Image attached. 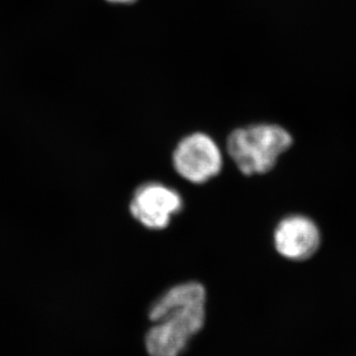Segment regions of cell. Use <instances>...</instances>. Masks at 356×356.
I'll list each match as a JSON object with an SVG mask.
<instances>
[{
    "label": "cell",
    "instance_id": "1",
    "mask_svg": "<svg viewBox=\"0 0 356 356\" xmlns=\"http://www.w3.org/2000/svg\"><path fill=\"white\" fill-rule=\"evenodd\" d=\"M207 291L201 282L173 286L161 294L149 309L155 325L145 336L150 356H180L205 323Z\"/></svg>",
    "mask_w": 356,
    "mask_h": 356
},
{
    "label": "cell",
    "instance_id": "2",
    "mask_svg": "<svg viewBox=\"0 0 356 356\" xmlns=\"http://www.w3.org/2000/svg\"><path fill=\"white\" fill-rule=\"evenodd\" d=\"M293 145L287 129L276 124H252L238 127L229 134L226 149L241 173L266 175Z\"/></svg>",
    "mask_w": 356,
    "mask_h": 356
},
{
    "label": "cell",
    "instance_id": "3",
    "mask_svg": "<svg viewBox=\"0 0 356 356\" xmlns=\"http://www.w3.org/2000/svg\"><path fill=\"white\" fill-rule=\"evenodd\" d=\"M173 168L181 178L202 185L222 172V154L210 135L195 131L179 141L173 152Z\"/></svg>",
    "mask_w": 356,
    "mask_h": 356
},
{
    "label": "cell",
    "instance_id": "4",
    "mask_svg": "<svg viewBox=\"0 0 356 356\" xmlns=\"http://www.w3.org/2000/svg\"><path fill=\"white\" fill-rule=\"evenodd\" d=\"M184 208V200L175 189L161 182H148L134 192L129 204L131 216L150 229H164Z\"/></svg>",
    "mask_w": 356,
    "mask_h": 356
},
{
    "label": "cell",
    "instance_id": "5",
    "mask_svg": "<svg viewBox=\"0 0 356 356\" xmlns=\"http://www.w3.org/2000/svg\"><path fill=\"white\" fill-rule=\"evenodd\" d=\"M273 241L279 255L289 261L302 262L318 252L322 236L313 219L303 215H291L278 222Z\"/></svg>",
    "mask_w": 356,
    "mask_h": 356
},
{
    "label": "cell",
    "instance_id": "6",
    "mask_svg": "<svg viewBox=\"0 0 356 356\" xmlns=\"http://www.w3.org/2000/svg\"><path fill=\"white\" fill-rule=\"evenodd\" d=\"M108 1H111V3H133L135 0H108Z\"/></svg>",
    "mask_w": 356,
    "mask_h": 356
}]
</instances>
